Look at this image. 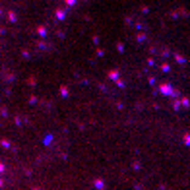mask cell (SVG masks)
Masks as SVG:
<instances>
[{"label": "cell", "instance_id": "cell-1", "mask_svg": "<svg viewBox=\"0 0 190 190\" xmlns=\"http://www.w3.org/2000/svg\"><path fill=\"white\" fill-rule=\"evenodd\" d=\"M109 78H111V80H117V78H118V72H109Z\"/></svg>", "mask_w": 190, "mask_h": 190}, {"label": "cell", "instance_id": "cell-2", "mask_svg": "<svg viewBox=\"0 0 190 190\" xmlns=\"http://www.w3.org/2000/svg\"><path fill=\"white\" fill-rule=\"evenodd\" d=\"M95 186H97L99 190H103L105 186H103V181H95Z\"/></svg>", "mask_w": 190, "mask_h": 190}, {"label": "cell", "instance_id": "cell-3", "mask_svg": "<svg viewBox=\"0 0 190 190\" xmlns=\"http://www.w3.org/2000/svg\"><path fill=\"white\" fill-rule=\"evenodd\" d=\"M0 173H4V163H0Z\"/></svg>", "mask_w": 190, "mask_h": 190}, {"label": "cell", "instance_id": "cell-4", "mask_svg": "<svg viewBox=\"0 0 190 190\" xmlns=\"http://www.w3.org/2000/svg\"><path fill=\"white\" fill-rule=\"evenodd\" d=\"M2 186H4V182H2V181H0V188H2Z\"/></svg>", "mask_w": 190, "mask_h": 190}, {"label": "cell", "instance_id": "cell-5", "mask_svg": "<svg viewBox=\"0 0 190 190\" xmlns=\"http://www.w3.org/2000/svg\"><path fill=\"white\" fill-rule=\"evenodd\" d=\"M33 190H37V188H33Z\"/></svg>", "mask_w": 190, "mask_h": 190}]
</instances>
